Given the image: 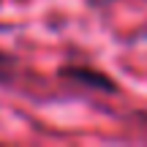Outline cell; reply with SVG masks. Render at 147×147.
<instances>
[{
    "mask_svg": "<svg viewBox=\"0 0 147 147\" xmlns=\"http://www.w3.org/2000/svg\"><path fill=\"white\" fill-rule=\"evenodd\" d=\"M63 76H68L71 82L84 84V87L101 90V93H115L117 90L115 79H109L106 74H101L95 68H87V65H68V68H63Z\"/></svg>",
    "mask_w": 147,
    "mask_h": 147,
    "instance_id": "obj_1",
    "label": "cell"
}]
</instances>
